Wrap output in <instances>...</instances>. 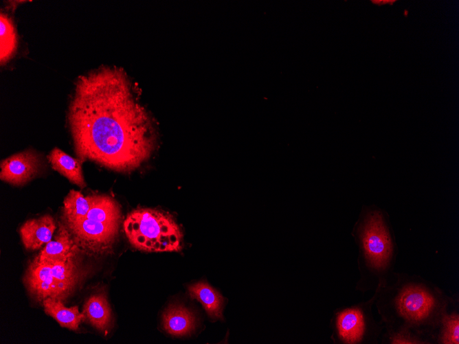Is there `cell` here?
<instances>
[{"label":"cell","mask_w":459,"mask_h":344,"mask_svg":"<svg viewBox=\"0 0 459 344\" xmlns=\"http://www.w3.org/2000/svg\"><path fill=\"white\" fill-rule=\"evenodd\" d=\"M56 228L54 218L48 214L27 220L20 228L21 241L26 249H39L51 241Z\"/></svg>","instance_id":"10"},{"label":"cell","mask_w":459,"mask_h":344,"mask_svg":"<svg viewBox=\"0 0 459 344\" xmlns=\"http://www.w3.org/2000/svg\"><path fill=\"white\" fill-rule=\"evenodd\" d=\"M83 314L89 322L104 335L111 328L113 317L111 309L104 292L91 295L83 306Z\"/></svg>","instance_id":"11"},{"label":"cell","mask_w":459,"mask_h":344,"mask_svg":"<svg viewBox=\"0 0 459 344\" xmlns=\"http://www.w3.org/2000/svg\"><path fill=\"white\" fill-rule=\"evenodd\" d=\"M18 45L17 34L12 19L0 14V62L6 64L15 55Z\"/></svg>","instance_id":"17"},{"label":"cell","mask_w":459,"mask_h":344,"mask_svg":"<svg viewBox=\"0 0 459 344\" xmlns=\"http://www.w3.org/2000/svg\"><path fill=\"white\" fill-rule=\"evenodd\" d=\"M52 168L81 189L87 186L82 169V160L67 154L62 150L54 148L47 156Z\"/></svg>","instance_id":"14"},{"label":"cell","mask_w":459,"mask_h":344,"mask_svg":"<svg viewBox=\"0 0 459 344\" xmlns=\"http://www.w3.org/2000/svg\"><path fill=\"white\" fill-rule=\"evenodd\" d=\"M380 289V288H379ZM377 289L367 301L337 312L334 320L337 338L343 343H378L381 339L384 325L373 316L372 307L377 297Z\"/></svg>","instance_id":"7"},{"label":"cell","mask_w":459,"mask_h":344,"mask_svg":"<svg viewBox=\"0 0 459 344\" xmlns=\"http://www.w3.org/2000/svg\"><path fill=\"white\" fill-rule=\"evenodd\" d=\"M381 342L390 344H430L426 339L406 330L385 331L381 336Z\"/></svg>","instance_id":"19"},{"label":"cell","mask_w":459,"mask_h":344,"mask_svg":"<svg viewBox=\"0 0 459 344\" xmlns=\"http://www.w3.org/2000/svg\"><path fill=\"white\" fill-rule=\"evenodd\" d=\"M374 304L385 331L410 330L434 343L440 321L458 299L421 276L396 273Z\"/></svg>","instance_id":"2"},{"label":"cell","mask_w":459,"mask_h":344,"mask_svg":"<svg viewBox=\"0 0 459 344\" xmlns=\"http://www.w3.org/2000/svg\"><path fill=\"white\" fill-rule=\"evenodd\" d=\"M45 313L54 319L61 327L71 330H77L80 323L85 319L83 312L78 306L67 308L62 300L45 299L43 301Z\"/></svg>","instance_id":"15"},{"label":"cell","mask_w":459,"mask_h":344,"mask_svg":"<svg viewBox=\"0 0 459 344\" xmlns=\"http://www.w3.org/2000/svg\"><path fill=\"white\" fill-rule=\"evenodd\" d=\"M188 293L192 299L202 304L212 320H223L224 298L214 288L206 282L201 281L189 286Z\"/></svg>","instance_id":"13"},{"label":"cell","mask_w":459,"mask_h":344,"mask_svg":"<svg viewBox=\"0 0 459 344\" xmlns=\"http://www.w3.org/2000/svg\"><path fill=\"white\" fill-rule=\"evenodd\" d=\"M120 220V207L114 198L108 195L93 194V202L86 217L65 225L78 245L102 253L115 242Z\"/></svg>","instance_id":"5"},{"label":"cell","mask_w":459,"mask_h":344,"mask_svg":"<svg viewBox=\"0 0 459 344\" xmlns=\"http://www.w3.org/2000/svg\"><path fill=\"white\" fill-rule=\"evenodd\" d=\"M165 331L175 336L190 334L196 328V317L188 308L180 304L168 306L162 315Z\"/></svg>","instance_id":"12"},{"label":"cell","mask_w":459,"mask_h":344,"mask_svg":"<svg viewBox=\"0 0 459 344\" xmlns=\"http://www.w3.org/2000/svg\"><path fill=\"white\" fill-rule=\"evenodd\" d=\"M0 166L1 180L20 186L36 176L41 167V161L35 150H26L2 160Z\"/></svg>","instance_id":"8"},{"label":"cell","mask_w":459,"mask_h":344,"mask_svg":"<svg viewBox=\"0 0 459 344\" xmlns=\"http://www.w3.org/2000/svg\"><path fill=\"white\" fill-rule=\"evenodd\" d=\"M129 242L135 248L148 252L179 251L183 235L169 214L159 210L141 208L129 213L123 223Z\"/></svg>","instance_id":"4"},{"label":"cell","mask_w":459,"mask_h":344,"mask_svg":"<svg viewBox=\"0 0 459 344\" xmlns=\"http://www.w3.org/2000/svg\"><path fill=\"white\" fill-rule=\"evenodd\" d=\"M457 306V305H456ZM450 309L443 317L436 331L434 341L438 344L459 343L458 306Z\"/></svg>","instance_id":"18"},{"label":"cell","mask_w":459,"mask_h":344,"mask_svg":"<svg viewBox=\"0 0 459 344\" xmlns=\"http://www.w3.org/2000/svg\"><path fill=\"white\" fill-rule=\"evenodd\" d=\"M359 242L358 266L360 272L357 289L376 291L392 283L396 253L390 231L380 211L365 215L357 229Z\"/></svg>","instance_id":"3"},{"label":"cell","mask_w":459,"mask_h":344,"mask_svg":"<svg viewBox=\"0 0 459 344\" xmlns=\"http://www.w3.org/2000/svg\"><path fill=\"white\" fill-rule=\"evenodd\" d=\"M82 277V270L76 255L63 262L29 264L23 282L30 295L43 301L51 298L64 301L73 293Z\"/></svg>","instance_id":"6"},{"label":"cell","mask_w":459,"mask_h":344,"mask_svg":"<svg viewBox=\"0 0 459 344\" xmlns=\"http://www.w3.org/2000/svg\"><path fill=\"white\" fill-rule=\"evenodd\" d=\"M78 246L65 224L59 222L56 233L34 260L41 263L63 262L78 255Z\"/></svg>","instance_id":"9"},{"label":"cell","mask_w":459,"mask_h":344,"mask_svg":"<svg viewBox=\"0 0 459 344\" xmlns=\"http://www.w3.org/2000/svg\"><path fill=\"white\" fill-rule=\"evenodd\" d=\"M67 121L78 158L114 171L135 170L157 148L154 120L121 67L104 65L80 76Z\"/></svg>","instance_id":"1"},{"label":"cell","mask_w":459,"mask_h":344,"mask_svg":"<svg viewBox=\"0 0 459 344\" xmlns=\"http://www.w3.org/2000/svg\"><path fill=\"white\" fill-rule=\"evenodd\" d=\"M93 202V195L85 196L80 192L71 190L63 201L65 224L69 225L84 219Z\"/></svg>","instance_id":"16"}]
</instances>
